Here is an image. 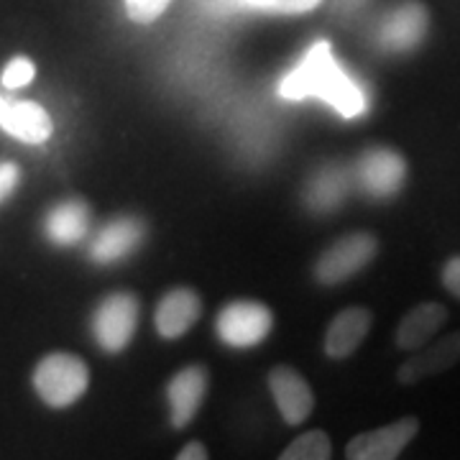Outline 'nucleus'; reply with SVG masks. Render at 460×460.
<instances>
[{
    "label": "nucleus",
    "mask_w": 460,
    "mask_h": 460,
    "mask_svg": "<svg viewBox=\"0 0 460 460\" xmlns=\"http://www.w3.org/2000/svg\"><path fill=\"white\" fill-rule=\"evenodd\" d=\"M332 458V443H330L328 432L323 429H310L305 435H299L296 440L287 445V450L281 453L279 460H330Z\"/></svg>",
    "instance_id": "6ab92c4d"
},
{
    "label": "nucleus",
    "mask_w": 460,
    "mask_h": 460,
    "mask_svg": "<svg viewBox=\"0 0 460 460\" xmlns=\"http://www.w3.org/2000/svg\"><path fill=\"white\" fill-rule=\"evenodd\" d=\"M460 363V330L456 332H447L445 338L428 343L425 348L414 350V356H410L407 361L399 366L396 371V381L411 386V384H420L425 378L438 376L450 371L453 366Z\"/></svg>",
    "instance_id": "9d476101"
},
{
    "label": "nucleus",
    "mask_w": 460,
    "mask_h": 460,
    "mask_svg": "<svg viewBox=\"0 0 460 460\" xmlns=\"http://www.w3.org/2000/svg\"><path fill=\"white\" fill-rule=\"evenodd\" d=\"M138 325V299L128 292L105 296L93 314V335L105 353H120Z\"/></svg>",
    "instance_id": "39448f33"
},
{
    "label": "nucleus",
    "mask_w": 460,
    "mask_h": 460,
    "mask_svg": "<svg viewBox=\"0 0 460 460\" xmlns=\"http://www.w3.org/2000/svg\"><path fill=\"white\" fill-rule=\"evenodd\" d=\"M202 5H205L208 11L217 13V16H228V13H233V11L243 8V5H241V0H202Z\"/></svg>",
    "instance_id": "393cba45"
},
{
    "label": "nucleus",
    "mask_w": 460,
    "mask_h": 460,
    "mask_svg": "<svg viewBox=\"0 0 460 460\" xmlns=\"http://www.w3.org/2000/svg\"><path fill=\"white\" fill-rule=\"evenodd\" d=\"M210 386V374L205 366H184L166 384V399H169V420L172 428H187L195 417L199 407L208 396Z\"/></svg>",
    "instance_id": "0eeeda50"
},
{
    "label": "nucleus",
    "mask_w": 460,
    "mask_h": 460,
    "mask_svg": "<svg viewBox=\"0 0 460 460\" xmlns=\"http://www.w3.org/2000/svg\"><path fill=\"white\" fill-rule=\"evenodd\" d=\"M428 31V11L422 3L410 0L394 8L381 23V44L392 51H404L417 47Z\"/></svg>",
    "instance_id": "2eb2a0df"
},
{
    "label": "nucleus",
    "mask_w": 460,
    "mask_h": 460,
    "mask_svg": "<svg viewBox=\"0 0 460 460\" xmlns=\"http://www.w3.org/2000/svg\"><path fill=\"white\" fill-rule=\"evenodd\" d=\"M420 435V417L407 414L389 425L356 435L345 445L348 460H396L404 447Z\"/></svg>",
    "instance_id": "423d86ee"
},
{
    "label": "nucleus",
    "mask_w": 460,
    "mask_h": 460,
    "mask_svg": "<svg viewBox=\"0 0 460 460\" xmlns=\"http://www.w3.org/2000/svg\"><path fill=\"white\" fill-rule=\"evenodd\" d=\"M376 253L378 238L374 233H366V230L348 233L320 256V261L314 263V277L328 287L343 284L374 261Z\"/></svg>",
    "instance_id": "7ed1b4c3"
},
{
    "label": "nucleus",
    "mask_w": 460,
    "mask_h": 460,
    "mask_svg": "<svg viewBox=\"0 0 460 460\" xmlns=\"http://www.w3.org/2000/svg\"><path fill=\"white\" fill-rule=\"evenodd\" d=\"M271 328H274L271 310L253 299L230 302L215 320L217 338L230 348H253V345L263 343Z\"/></svg>",
    "instance_id": "20e7f679"
},
{
    "label": "nucleus",
    "mask_w": 460,
    "mask_h": 460,
    "mask_svg": "<svg viewBox=\"0 0 460 460\" xmlns=\"http://www.w3.org/2000/svg\"><path fill=\"white\" fill-rule=\"evenodd\" d=\"M407 177V162L394 148H368L358 159V180L371 198H392Z\"/></svg>",
    "instance_id": "1a4fd4ad"
},
{
    "label": "nucleus",
    "mask_w": 460,
    "mask_h": 460,
    "mask_svg": "<svg viewBox=\"0 0 460 460\" xmlns=\"http://www.w3.org/2000/svg\"><path fill=\"white\" fill-rule=\"evenodd\" d=\"M18 180H21L18 166L11 164V162H3V164H0V202L13 195Z\"/></svg>",
    "instance_id": "5701e85b"
},
{
    "label": "nucleus",
    "mask_w": 460,
    "mask_h": 460,
    "mask_svg": "<svg viewBox=\"0 0 460 460\" xmlns=\"http://www.w3.org/2000/svg\"><path fill=\"white\" fill-rule=\"evenodd\" d=\"M269 389L277 402L281 420L287 425H302L314 410V392L307 384V378L302 376L292 366H274L269 371Z\"/></svg>",
    "instance_id": "6e6552de"
},
{
    "label": "nucleus",
    "mask_w": 460,
    "mask_h": 460,
    "mask_svg": "<svg viewBox=\"0 0 460 460\" xmlns=\"http://www.w3.org/2000/svg\"><path fill=\"white\" fill-rule=\"evenodd\" d=\"M141 235H144V223L138 217H131V215H120L95 235L90 256L98 263L118 261L138 246Z\"/></svg>",
    "instance_id": "dca6fc26"
},
{
    "label": "nucleus",
    "mask_w": 460,
    "mask_h": 460,
    "mask_svg": "<svg viewBox=\"0 0 460 460\" xmlns=\"http://www.w3.org/2000/svg\"><path fill=\"white\" fill-rule=\"evenodd\" d=\"M348 192V181L341 166H325L307 184V205L314 213H330Z\"/></svg>",
    "instance_id": "a211bd4d"
},
{
    "label": "nucleus",
    "mask_w": 460,
    "mask_h": 460,
    "mask_svg": "<svg viewBox=\"0 0 460 460\" xmlns=\"http://www.w3.org/2000/svg\"><path fill=\"white\" fill-rule=\"evenodd\" d=\"M90 226V213L83 202L69 199L57 205L47 217V235L59 246H72L83 238Z\"/></svg>",
    "instance_id": "f3484780"
},
{
    "label": "nucleus",
    "mask_w": 460,
    "mask_h": 460,
    "mask_svg": "<svg viewBox=\"0 0 460 460\" xmlns=\"http://www.w3.org/2000/svg\"><path fill=\"white\" fill-rule=\"evenodd\" d=\"M0 128L23 144H44L54 131L49 113L39 102L8 98L3 90H0Z\"/></svg>",
    "instance_id": "9b49d317"
},
{
    "label": "nucleus",
    "mask_w": 460,
    "mask_h": 460,
    "mask_svg": "<svg viewBox=\"0 0 460 460\" xmlns=\"http://www.w3.org/2000/svg\"><path fill=\"white\" fill-rule=\"evenodd\" d=\"M33 75H36V66H33L31 59H26V57H16V59H11L8 66L3 69L0 83H3V87H8V90H18V87H23V84L31 83Z\"/></svg>",
    "instance_id": "412c9836"
},
{
    "label": "nucleus",
    "mask_w": 460,
    "mask_h": 460,
    "mask_svg": "<svg viewBox=\"0 0 460 460\" xmlns=\"http://www.w3.org/2000/svg\"><path fill=\"white\" fill-rule=\"evenodd\" d=\"M90 386V368L75 353H49L33 368V389L44 404L65 410L80 402Z\"/></svg>",
    "instance_id": "f03ea898"
},
{
    "label": "nucleus",
    "mask_w": 460,
    "mask_h": 460,
    "mask_svg": "<svg viewBox=\"0 0 460 460\" xmlns=\"http://www.w3.org/2000/svg\"><path fill=\"white\" fill-rule=\"evenodd\" d=\"M445 323H447V307L440 302H422V305L411 307L396 325V348L407 350V353L425 348L440 332Z\"/></svg>",
    "instance_id": "ddd939ff"
},
{
    "label": "nucleus",
    "mask_w": 460,
    "mask_h": 460,
    "mask_svg": "<svg viewBox=\"0 0 460 460\" xmlns=\"http://www.w3.org/2000/svg\"><path fill=\"white\" fill-rule=\"evenodd\" d=\"M323 0H241L243 8H256L266 13H307Z\"/></svg>",
    "instance_id": "aec40b11"
},
{
    "label": "nucleus",
    "mask_w": 460,
    "mask_h": 460,
    "mask_svg": "<svg viewBox=\"0 0 460 460\" xmlns=\"http://www.w3.org/2000/svg\"><path fill=\"white\" fill-rule=\"evenodd\" d=\"M279 95L284 100H325L343 118H356L366 111L361 87L335 62L328 41L313 44L305 59L279 83Z\"/></svg>",
    "instance_id": "f257e3e1"
},
{
    "label": "nucleus",
    "mask_w": 460,
    "mask_h": 460,
    "mask_svg": "<svg viewBox=\"0 0 460 460\" xmlns=\"http://www.w3.org/2000/svg\"><path fill=\"white\" fill-rule=\"evenodd\" d=\"M440 279H443L445 289L456 299H460V256H453L450 261L445 263Z\"/></svg>",
    "instance_id": "b1692460"
},
{
    "label": "nucleus",
    "mask_w": 460,
    "mask_h": 460,
    "mask_svg": "<svg viewBox=\"0 0 460 460\" xmlns=\"http://www.w3.org/2000/svg\"><path fill=\"white\" fill-rule=\"evenodd\" d=\"M199 314H202V302H199L198 292H192L187 287H177L162 296L154 323H156V330L162 338L177 341L198 323Z\"/></svg>",
    "instance_id": "4468645a"
},
{
    "label": "nucleus",
    "mask_w": 460,
    "mask_h": 460,
    "mask_svg": "<svg viewBox=\"0 0 460 460\" xmlns=\"http://www.w3.org/2000/svg\"><path fill=\"white\" fill-rule=\"evenodd\" d=\"M174 460H210L208 456V447L199 443V440H192V443H187L180 450V456Z\"/></svg>",
    "instance_id": "a878e982"
},
{
    "label": "nucleus",
    "mask_w": 460,
    "mask_h": 460,
    "mask_svg": "<svg viewBox=\"0 0 460 460\" xmlns=\"http://www.w3.org/2000/svg\"><path fill=\"white\" fill-rule=\"evenodd\" d=\"M172 0H126V11L136 23H151L164 13Z\"/></svg>",
    "instance_id": "4be33fe9"
},
{
    "label": "nucleus",
    "mask_w": 460,
    "mask_h": 460,
    "mask_svg": "<svg viewBox=\"0 0 460 460\" xmlns=\"http://www.w3.org/2000/svg\"><path fill=\"white\" fill-rule=\"evenodd\" d=\"M374 325V313L368 307H345L330 323L325 332V353L332 361H343L353 356L366 341L368 330Z\"/></svg>",
    "instance_id": "f8f14e48"
}]
</instances>
